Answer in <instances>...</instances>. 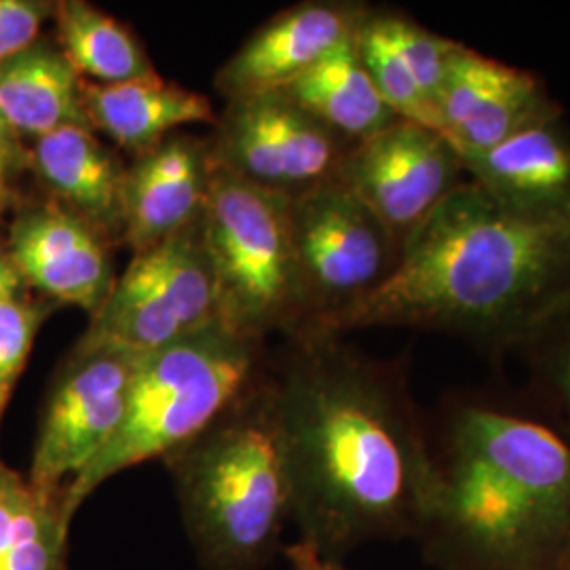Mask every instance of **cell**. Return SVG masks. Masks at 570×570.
<instances>
[{
    "label": "cell",
    "mask_w": 570,
    "mask_h": 570,
    "mask_svg": "<svg viewBox=\"0 0 570 570\" xmlns=\"http://www.w3.org/2000/svg\"><path fill=\"white\" fill-rule=\"evenodd\" d=\"M273 376L301 541L341 560L416 537L438 469L400 372L341 338L294 336Z\"/></svg>",
    "instance_id": "obj_1"
},
{
    "label": "cell",
    "mask_w": 570,
    "mask_h": 570,
    "mask_svg": "<svg viewBox=\"0 0 570 570\" xmlns=\"http://www.w3.org/2000/svg\"><path fill=\"white\" fill-rule=\"evenodd\" d=\"M569 301L570 216H522L465 180L407 235L385 284L296 336L414 327L508 351Z\"/></svg>",
    "instance_id": "obj_2"
},
{
    "label": "cell",
    "mask_w": 570,
    "mask_h": 570,
    "mask_svg": "<svg viewBox=\"0 0 570 570\" xmlns=\"http://www.w3.org/2000/svg\"><path fill=\"white\" fill-rule=\"evenodd\" d=\"M435 454L416 539L438 570H556L570 543V444L537 419L468 404Z\"/></svg>",
    "instance_id": "obj_3"
},
{
    "label": "cell",
    "mask_w": 570,
    "mask_h": 570,
    "mask_svg": "<svg viewBox=\"0 0 570 570\" xmlns=\"http://www.w3.org/2000/svg\"><path fill=\"white\" fill-rule=\"evenodd\" d=\"M184 527L205 570H263L292 520L279 393L265 372L204 429L169 452Z\"/></svg>",
    "instance_id": "obj_4"
},
{
    "label": "cell",
    "mask_w": 570,
    "mask_h": 570,
    "mask_svg": "<svg viewBox=\"0 0 570 570\" xmlns=\"http://www.w3.org/2000/svg\"><path fill=\"white\" fill-rule=\"evenodd\" d=\"M265 367V341L220 322L144 355L121 429L68 490V508L77 513L108 478L197 438Z\"/></svg>",
    "instance_id": "obj_5"
},
{
    "label": "cell",
    "mask_w": 570,
    "mask_h": 570,
    "mask_svg": "<svg viewBox=\"0 0 570 570\" xmlns=\"http://www.w3.org/2000/svg\"><path fill=\"white\" fill-rule=\"evenodd\" d=\"M205 247L218 292V322L265 341L296 336L308 320L289 230V197L214 164L204 209Z\"/></svg>",
    "instance_id": "obj_6"
},
{
    "label": "cell",
    "mask_w": 570,
    "mask_h": 570,
    "mask_svg": "<svg viewBox=\"0 0 570 570\" xmlns=\"http://www.w3.org/2000/svg\"><path fill=\"white\" fill-rule=\"evenodd\" d=\"M218 322V292L205 247L204 216L134 254L77 345L148 355Z\"/></svg>",
    "instance_id": "obj_7"
},
{
    "label": "cell",
    "mask_w": 570,
    "mask_h": 570,
    "mask_svg": "<svg viewBox=\"0 0 570 570\" xmlns=\"http://www.w3.org/2000/svg\"><path fill=\"white\" fill-rule=\"evenodd\" d=\"M289 230L308 311L301 332L364 301L400 263L402 244L338 180L289 199Z\"/></svg>",
    "instance_id": "obj_8"
},
{
    "label": "cell",
    "mask_w": 570,
    "mask_h": 570,
    "mask_svg": "<svg viewBox=\"0 0 570 570\" xmlns=\"http://www.w3.org/2000/svg\"><path fill=\"white\" fill-rule=\"evenodd\" d=\"M144 355L72 346L45 395L28 480L49 497L68 490L121 429Z\"/></svg>",
    "instance_id": "obj_9"
},
{
    "label": "cell",
    "mask_w": 570,
    "mask_h": 570,
    "mask_svg": "<svg viewBox=\"0 0 570 570\" xmlns=\"http://www.w3.org/2000/svg\"><path fill=\"white\" fill-rule=\"evenodd\" d=\"M214 164L284 197L336 180L353 142L282 91L226 104L209 138Z\"/></svg>",
    "instance_id": "obj_10"
},
{
    "label": "cell",
    "mask_w": 570,
    "mask_h": 570,
    "mask_svg": "<svg viewBox=\"0 0 570 570\" xmlns=\"http://www.w3.org/2000/svg\"><path fill=\"white\" fill-rule=\"evenodd\" d=\"M463 176V161L442 131L400 119L376 136L353 144L336 180L404 244L407 235L465 183Z\"/></svg>",
    "instance_id": "obj_11"
},
{
    "label": "cell",
    "mask_w": 570,
    "mask_h": 570,
    "mask_svg": "<svg viewBox=\"0 0 570 570\" xmlns=\"http://www.w3.org/2000/svg\"><path fill=\"white\" fill-rule=\"evenodd\" d=\"M110 245L81 218L42 197L18 205L4 247L32 294L53 305L79 306L91 320L117 282Z\"/></svg>",
    "instance_id": "obj_12"
},
{
    "label": "cell",
    "mask_w": 570,
    "mask_h": 570,
    "mask_svg": "<svg viewBox=\"0 0 570 570\" xmlns=\"http://www.w3.org/2000/svg\"><path fill=\"white\" fill-rule=\"evenodd\" d=\"M560 115L534 75L456 42L438 100L440 129L454 150H489Z\"/></svg>",
    "instance_id": "obj_13"
},
{
    "label": "cell",
    "mask_w": 570,
    "mask_h": 570,
    "mask_svg": "<svg viewBox=\"0 0 570 570\" xmlns=\"http://www.w3.org/2000/svg\"><path fill=\"white\" fill-rule=\"evenodd\" d=\"M370 9L355 2H303L261 26L216 72L226 100L282 91L353 37Z\"/></svg>",
    "instance_id": "obj_14"
},
{
    "label": "cell",
    "mask_w": 570,
    "mask_h": 570,
    "mask_svg": "<svg viewBox=\"0 0 570 570\" xmlns=\"http://www.w3.org/2000/svg\"><path fill=\"white\" fill-rule=\"evenodd\" d=\"M212 174L209 140L184 131L134 157L122 183L121 244L138 254L197 223Z\"/></svg>",
    "instance_id": "obj_15"
},
{
    "label": "cell",
    "mask_w": 570,
    "mask_h": 570,
    "mask_svg": "<svg viewBox=\"0 0 570 570\" xmlns=\"http://www.w3.org/2000/svg\"><path fill=\"white\" fill-rule=\"evenodd\" d=\"M459 157L469 180L511 212L532 218L570 216V136L560 117Z\"/></svg>",
    "instance_id": "obj_16"
},
{
    "label": "cell",
    "mask_w": 570,
    "mask_h": 570,
    "mask_svg": "<svg viewBox=\"0 0 570 570\" xmlns=\"http://www.w3.org/2000/svg\"><path fill=\"white\" fill-rule=\"evenodd\" d=\"M30 169L45 197L121 244L122 183L127 164L89 127H61L35 140Z\"/></svg>",
    "instance_id": "obj_17"
},
{
    "label": "cell",
    "mask_w": 570,
    "mask_h": 570,
    "mask_svg": "<svg viewBox=\"0 0 570 570\" xmlns=\"http://www.w3.org/2000/svg\"><path fill=\"white\" fill-rule=\"evenodd\" d=\"M81 91L89 129L131 157L155 148L186 125L218 121L204 94L165 81L159 72L119 85L82 81Z\"/></svg>",
    "instance_id": "obj_18"
},
{
    "label": "cell",
    "mask_w": 570,
    "mask_h": 570,
    "mask_svg": "<svg viewBox=\"0 0 570 570\" xmlns=\"http://www.w3.org/2000/svg\"><path fill=\"white\" fill-rule=\"evenodd\" d=\"M81 87L72 63L49 39L0 63V108L23 142L61 127H89Z\"/></svg>",
    "instance_id": "obj_19"
},
{
    "label": "cell",
    "mask_w": 570,
    "mask_h": 570,
    "mask_svg": "<svg viewBox=\"0 0 570 570\" xmlns=\"http://www.w3.org/2000/svg\"><path fill=\"white\" fill-rule=\"evenodd\" d=\"M282 94L353 144L400 121L367 75L357 49V32L285 85Z\"/></svg>",
    "instance_id": "obj_20"
},
{
    "label": "cell",
    "mask_w": 570,
    "mask_h": 570,
    "mask_svg": "<svg viewBox=\"0 0 570 570\" xmlns=\"http://www.w3.org/2000/svg\"><path fill=\"white\" fill-rule=\"evenodd\" d=\"M66 497L35 489L0 461V570H66L75 520Z\"/></svg>",
    "instance_id": "obj_21"
},
{
    "label": "cell",
    "mask_w": 570,
    "mask_h": 570,
    "mask_svg": "<svg viewBox=\"0 0 570 570\" xmlns=\"http://www.w3.org/2000/svg\"><path fill=\"white\" fill-rule=\"evenodd\" d=\"M56 42L82 81L119 85L157 75L142 41L87 0L56 2Z\"/></svg>",
    "instance_id": "obj_22"
},
{
    "label": "cell",
    "mask_w": 570,
    "mask_h": 570,
    "mask_svg": "<svg viewBox=\"0 0 570 570\" xmlns=\"http://www.w3.org/2000/svg\"><path fill=\"white\" fill-rule=\"evenodd\" d=\"M357 49L376 91L400 119L442 131L435 108L423 96L406 63L389 41L379 13L370 11L362 21L357 30Z\"/></svg>",
    "instance_id": "obj_23"
},
{
    "label": "cell",
    "mask_w": 570,
    "mask_h": 570,
    "mask_svg": "<svg viewBox=\"0 0 570 570\" xmlns=\"http://www.w3.org/2000/svg\"><path fill=\"white\" fill-rule=\"evenodd\" d=\"M532 385L556 419V431L570 444V301L518 346Z\"/></svg>",
    "instance_id": "obj_24"
},
{
    "label": "cell",
    "mask_w": 570,
    "mask_h": 570,
    "mask_svg": "<svg viewBox=\"0 0 570 570\" xmlns=\"http://www.w3.org/2000/svg\"><path fill=\"white\" fill-rule=\"evenodd\" d=\"M56 308L35 294L0 301V421L11 406L37 334Z\"/></svg>",
    "instance_id": "obj_25"
},
{
    "label": "cell",
    "mask_w": 570,
    "mask_h": 570,
    "mask_svg": "<svg viewBox=\"0 0 570 570\" xmlns=\"http://www.w3.org/2000/svg\"><path fill=\"white\" fill-rule=\"evenodd\" d=\"M379 18L387 32L389 41L406 63L423 96L438 112V100L446 81L450 56L456 41L444 39L423 28L421 23L397 13H379Z\"/></svg>",
    "instance_id": "obj_26"
},
{
    "label": "cell",
    "mask_w": 570,
    "mask_h": 570,
    "mask_svg": "<svg viewBox=\"0 0 570 570\" xmlns=\"http://www.w3.org/2000/svg\"><path fill=\"white\" fill-rule=\"evenodd\" d=\"M53 13L56 2L49 0H0V63L39 41Z\"/></svg>",
    "instance_id": "obj_27"
},
{
    "label": "cell",
    "mask_w": 570,
    "mask_h": 570,
    "mask_svg": "<svg viewBox=\"0 0 570 570\" xmlns=\"http://www.w3.org/2000/svg\"><path fill=\"white\" fill-rule=\"evenodd\" d=\"M30 169V150L20 136L13 131L0 108V171L13 183L23 171Z\"/></svg>",
    "instance_id": "obj_28"
},
{
    "label": "cell",
    "mask_w": 570,
    "mask_h": 570,
    "mask_svg": "<svg viewBox=\"0 0 570 570\" xmlns=\"http://www.w3.org/2000/svg\"><path fill=\"white\" fill-rule=\"evenodd\" d=\"M285 560L289 564V570H345L341 560L327 558L322 551L315 550L305 541H296L292 546H285Z\"/></svg>",
    "instance_id": "obj_29"
},
{
    "label": "cell",
    "mask_w": 570,
    "mask_h": 570,
    "mask_svg": "<svg viewBox=\"0 0 570 570\" xmlns=\"http://www.w3.org/2000/svg\"><path fill=\"white\" fill-rule=\"evenodd\" d=\"M32 294L7 247H0V301Z\"/></svg>",
    "instance_id": "obj_30"
},
{
    "label": "cell",
    "mask_w": 570,
    "mask_h": 570,
    "mask_svg": "<svg viewBox=\"0 0 570 570\" xmlns=\"http://www.w3.org/2000/svg\"><path fill=\"white\" fill-rule=\"evenodd\" d=\"M16 204V190L11 186V180L0 171V220L7 214V209H11Z\"/></svg>",
    "instance_id": "obj_31"
},
{
    "label": "cell",
    "mask_w": 570,
    "mask_h": 570,
    "mask_svg": "<svg viewBox=\"0 0 570 570\" xmlns=\"http://www.w3.org/2000/svg\"><path fill=\"white\" fill-rule=\"evenodd\" d=\"M556 570H570V543L569 548H567V551H564V556H562V560L558 562Z\"/></svg>",
    "instance_id": "obj_32"
}]
</instances>
